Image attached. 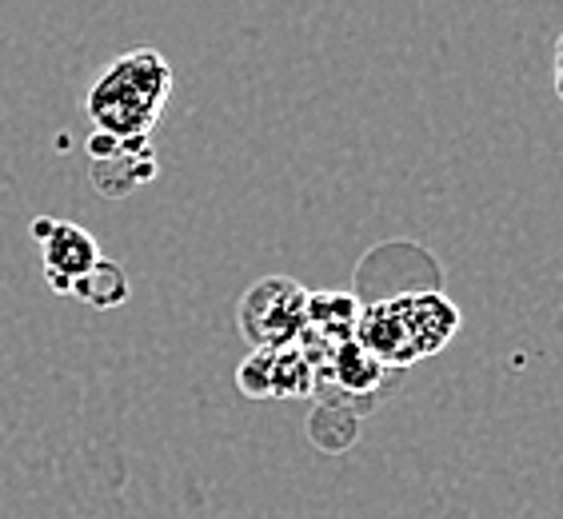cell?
Here are the masks:
<instances>
[{
	"label": "cell",
	"mask_w": 563,
	"mask_h": 519,
	"mask_svg": "<svg viewBox=\"0 0 563 519\" xmlns=\"http://www.w3.org/2000/svg\"><path fill=\"white\" fill-rule=\"evenodd\" d=\"M364 303L352 292L328 288V292H308V328L303 332L324 340V344H344L356 335V320Z\"/></svg>",
	"instance_id": "7"
},
{
	"label": "cell",
	"mask_w": 563,
	"mask_h": 519,
	"mask_svg": "<svg viewBox=\"0 0 563 519\" xmlns=\"http://www.w3.org/2000/svg\"><path fill=\"white\" fill-rule=\"evenodd\" d=\"M236 324L249 347L296 344L308 328V288L292 276H261L240 296Z\"/></svg>",
	"instance_id": "3"
},
{
	"label": "cell",
	"mask_w": 563,
	"mask_h": 519,
	"mask_svg": "<svg viewBox=\"0 0 563 519\" xmlns=\"http://www.w3.org/2000/svg\"><path fill=\"white\" fill-rule=\"evenodd\" d=\"M33 236H36V244H41L44 280H48V288L60 296L73 292V284L104 256L97 236L85 232L80 224H73V220L41 217V220H33Z\"/></svg>",
	"instance_id": "5"
},
{
	"label": "cell",
	"mask_w": 563,
	"mask_h": 519,
	"mask_svg": "<svg viewBox=\"0 0 563 519\" xmlns=\"http://www.w3.org/2000/svg\"><path fill=\"white\" fill-rule=\"evenodd\" d=\"M356 432H360L356 408H352V404H336V400H320L312 423H308V435H312L316 448L328 455L347 452L352 440H356Z\"/></svg>",
	"instance_id": "9"
},
{
	"label": "cell",
	"mask_w": 563,
	"mask_h": 519,
	"mask_svg": "<svg viewBox=\"0 0 563 519\" xmlns=\"http://www.w3.org/2000/svg\"><path fill=\"white\" fill-rule=\"evenodd\" d=\"M68 296H76V300L88 303V308H97V312H112V308H120V303L129 300V276H124L120 264L100 256L97 264L73 284Z\"/></svg>",
	"instance_id": "8"
},
{
	"label": "cell",
	"mask_w": 563,
	"mask_h": 519,
	"mask_svg": "<svg viewBox=\"0 0 563 519\" xmlns=\"http://www.w3.org/2000/svg\"><path fill=\"white\" fill-rule=\"evenodd\" d=\"M455 332H460V308L435 288L364 303L356 320V344L388 372L412 368L416 360L444 352Z\"/></svg>",
	"instance_id": "2"
},
{
	"label": "cell",
	"mask_w": 563,
	"mask_h": 519,
	"mask_svg": "<svg viewBox=\"0 0 563 519\" xmlns=\"http://www.w3.org/2000/svg\"><path fill=\"white\" fill-rule=\"evenodd\" d=\"M236 384L249 400H303L316 396V368L296 344L252 347L236 368Z\"/></svg>",
	"instance_id": "4"
},
{
	"label": "cell",
	"mask_w": 563,
	"mask_h": 519,
	"mask_svg": "<svg viewBox=\"0 0 563 519\" xmlns=\"http://www.w3.org/2000/svg\"><path fill=\"white\" fill-rule=\"evenodd\" d=\"M173 65L156 48H132L117 56L97 85L85 92V117L92 132H104L112 141H152V129L161 124L168 97H173Z\"/></svg>",
	"instance_id": "1"
},
{
	"label": "cell",
	"mask_w": 563,
	"mask_h": 519,
	"mask_svg": "<svg viewBox=\"0 0 563 519\" xmlns=\"http://www.w3.org/2000/svg\"><path fill=\"white\" fill-rule=\"evenodd\" d=\"M88 156H92V185L104 196H129L132 188L148 185L156 176L152 141H112L104 132H92Z\"/></svg>",
	"instance_id": "6"
}]
</instances>
